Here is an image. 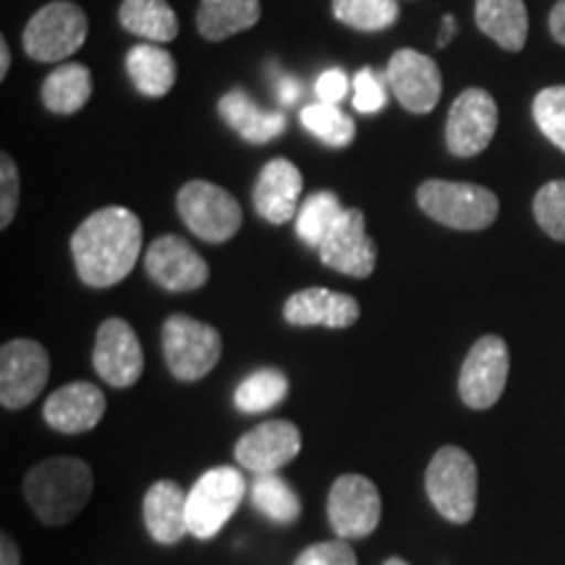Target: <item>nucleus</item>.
<instances>
[{
  "mask_svg": "<svg viewBox=\"0 0 565 565\" xmlns=\"http://www.w3.org/2000/svg\"><path fill=\"white\" fill-rule=\"evenodd\" d=\"M19 547L17 542L11 540V536L3 534V540H0V565H19Z\"/></svg>",
  "mask_w": 565,
  "mask_h": 565,
  "instance_id": "ea45409f",
  "label": "nucleus"
},
{
  "mask_svg": "<svg viewBox=\"0 0 565 565\" xmlns=\"http://www.w3.org/2000/svg\"><path fill=\"white\" fill-rule=\"evenodd\" d=\"M424 215L454 231H484L498 221L500 200L479 183L429 179L416 189Z\"/></svg>",
  "mask_w": 565,
  "mask_h": 565,
  "instance_id": "7ed1b4c3",
  "label": "nucleus"
},
{
  "mask_svg": "<svg viewBox=\"0 0 565 565\" xmlns=\"http://www.w3.org/2000/svg\"><path fill=\"white\" fill-rule=\"evenodd\" d=\"M387 87L408 113H429L443 95V74L437 63L412 47H401L387 63Z\"/></svg>",
  "mask_w": 565,
  "mask_h": 565,
  "instance_id": "4468645a",
  "label": "nucleus"
},
{
  "mask_svg": "<svg viewBox=\"0 0 565 565\" xmlns=\"http://www.w3.org/2000/svg\"><path fill=\"white\" fill-rule=\"evenodd\" d=\"M362 309L359 301L349 294L330 291V288H301L288 296L286 307H282V317L288 324L296 328H322L330 330H345L359 320Z\"/></svg>",
  "mask_w": 565,
  "mask_h": 565,
  "instance_id": "6ab92c4d",
  "label": "nucleus"
},
{
  "mask_svg": "<svg viewBox=\"0 0 565 565\" xmlns=\"http://www.w3.org/2000/svg\"><path fill=\"white\" fill-rule=\"evenodd\" d=\"M333 17L359 32H383L401 17L398 0H333Z\"/></svg>",
  "mask_w": 565,
  "mask_h": 565,
  "instance_id": "7c9ffc66",
  "label": "nucleus"
},
{
  "mask_svg": "<svg viewBox=\"0 0 565 565\" xmlns=\"http://www.w3.org/2000/svg\"><path fill=\"white\" fill-rule=\"evenodd\" d=\"M95 490L92 469L76 456L47 458L34 466L24 479L26 503L47 526H63L74 521L89 503Z\"/></svg>",
  "mask_w": 565,
  "mask_h": 565,
  "instance_id": "f03ea898",
  "label": "nucleus"
},
{
  "mask_svg": "<svg viewBox=\"0 0 565 565\" xmlns=\"http://www.w3.org/2000/svg\"><path fill=\"white\" fill-rule=\"evenodd\" d=\"M301 124L309 134L330 147H349L356 137V124L338 105L312 103L301 110Z\"/></svg>",
  "mask_w": 565,
  "mask_h": 565,
  "instance_id": "2f4dec72",
  "label": "nucleus"
},
{
  "mask_svg": "<svg viewBox=\"0 0 565 565\" xmlns=\"http://www.w3.org/2000/svg\"><path fill=\"white\" fill-rule=\"evenodd\" d=\"M175 204L186 228L210 244L228 242L244 223L242 204L236 202V196L210 181H189L179 192Z\"/></svg>",
  "mask_w": 565,
  "mask_h": 565,
  "instance_id": "6e6552de",
  "label": "nucleus"
},
{
  "mask_svg": "<svg viewBox=\"0 0 565 565\" xmlns=\"http://www.w3.org/2000/svg\"><path fill=\"white\" fill-rule=\"evenodd\" d=\"M252 503L273 524H294L301 515L299 494L278 475H257L252 484Z\"/></svg>",
  "mask_w": 565,
  "mask_h": 565,
  "instance_id": "cd10ccee",
  "label": "nucleus"
},
{
  "mask_svg": "<svg viewBox=\"0 0 565 565\" xmlns=\"http://www.w3.org/2000/svg\"><path fill=\"white\" fill-rule=\"evenodd\" d=\"M118 19L126 32L154 45H166L179 38V17L168 0H124Z\"/></svg>",
  "mask_w": 565,
  "mask_h": 565,
  "instance_id": "a878e982",
  "label": "nucleus"
},
{
  "mask_svg": "<svg viewBox=\"0 0 565 565\" xmlns=\"http://www.w3.org/2000/svg\"><path fill=\"white\" fill-rule=\"evenodd\" d=\"M320 259L330 270L349 275V278H370L377 265V244L366 233L362 210H343V215L338 217L333 231L320 246Z\"/></svg>",
  "mask_w": 565,
  "mask_h": 565,
  "instance_id": "ddd939ff",
  "label": "nucleus"
},
{
  "mask_svg": "<svg viewBox=\"0 0 565 565\" xmlns=\"http://www.w3.org/2000/svg\"><path fill=\"white\" fill-rule=\"evenodd\" d=\"M162 351L175 380L196 383L221 362L223 338L207 322L186 315H171L162 324Z\"/></svg>",
  "mask_w": 565,
  "mask_h": 565,
  "instance_id": "39448f33",
  "label": "nucleus"
},
{
  "mask_svg": "<svg viewBox=\"0 0 565 565\" xmlns=\"http://www.w3.org/2000/svg\"><path fill=\"white\" fill-rule=\"evenodd\" d=\"M92 366L100 374L103 383L113 387H129L145 372V353L134 328L126 320L110 317L97 330Z\"/></svg>",
  "mask_w": 565,
  "mask_h": 565,
  "instance_id": "dca6fc26",
  "label": "nucleus"
},
{
  "mask_svg": "<svg viewBox=\"0 0 565 565\" xmlns=\"http://www.w3.org/2000/svg\"><path fill=\"white\" fill-rule=\"evenodd\" d=\"M508 372H511V353L500 335H482L466 353L461 374H458V393L469 408H490L505 391Z\"/></svg>",
  "mask_w": 565,
  "mask_h": 565,
  "instance_id": "1a4fd4ad",
  "label": "nucleus"
},
{
  "mask_svg": "<svg viewBox=\"0 0 565 565\" xmlns=\"http://www.w3.org/2000/svg\"><path fill=\"white\" fill-rule=\"evenodd\" d=\"M288 395V377L286 372L265 366V370L252 372L242 385L236 387V408L244 414H263L270 412Z\"/></svg>",
  "mask_w": 565,
  "mask_h": 565,
  "instance_id": "c85d7f7f",
  "label": "nucleus"
},
{
  "mask_svg": "<svg viewBox=\"0 0 565 565\" xmlns=\"http://www.w3.org/2000/svg\"><path fill=\"white\" fill-rule=\"evenodd\" d=\"M9 68H11V51H9V42L0 40V79H6V76H9Z\"/></svg>",
  "mask_w": 565,
  "mask_h": 565,
  "instance_id": "37998d69",
  "label": "nucleus"
},
{
  "mask_svg": "<svg viewBox=\"0 0 565 565\" xmlns=\"http://www.w3.org/2000/svg\"><path fill=\"white\" fill-rule=\"evenodd\" d=\"M477 26L508 53L524 51L529 38V11L524 0H477Z\"/></svg>",
  "mask_w": 565,
  "mask_h": 565,
  "instance_id": "5701e85b",
  "label": "nucleus"
},
{
  "mask_svg": "<svg viewBox=\"0 0 565 565\" xmlns=\"http://www.w3.org/2000/svg\"><path fill=\"white\" fill-rule=\"evenodd\" d=\"M92 97V71L82 63H61L42 84V103L55 116H74Z\"/></svg>",
  "mask_w": 565,
  "mask_h": 565,
  "instance_id": "bb28decb",
  "label": "nucleus"
},
{
  "mask_svg": "<svg viewBox=\"0 0 565 565\" xmlns=\"http://www.w3.org/2000/svg\"><path fill=\"white\" fill-rule=\"evenodd\" d=\"M89 32L87 13L71 0H53L34 13L24 30V51L32 61H66L84 45Z\"/></svg>",
  "mask_w": 565,
  "mask_h": 565,
  "instance_id": "423d86ee",
  "label": "nucleus"
},
{
  "mask_svg": "<svg viewBox=\"0 0 565 565\" xmlns=\"http://www.w3.org/2000/svg\"><path fill=\"white\" fill-rule=\"evenodd\" d=\"M534 217L555 242H565V179L550 181L534 196Z\"/></svg>",
  "mask_w": 565,
  "mask_h": 565,
  "instance_id": "72a5a7b5",
  "label": "nucleus"
},
{
  "mask_svg": "<svg viewBox=\"0 0 565 565\" xmlns=\"http://www.w3.org/2000/svg\"><path fill=\"white\" fill-rule=\"evenodd\" d=\"M534 121L540 131L565 152V84L545 87L534 97Z\"/></svg>",
  "mask_w": 565,
  "mask_h": 565,
  "instance_id": "473e14b6",
  "label": "nucleus"
},
{
  "mask_svg": "<svg viewBox=\"0 0 565 565\" xmlns=\"http://www.w3.org/2000/svg\"><path fill=\"white\" fill-rule=\"evenodd\" d=\"M141 252V221L126 207H103L71 236L76 273L89 288H110L134 270Z\"/></svg>",
  "mask_w": 565,
  "mask_h": 565,
  "instance_id": "f257e3e1",
  "label": "nucleus"
},
{
  "mask_svg": "<svg viewBox=\"0 0 565 565\" xmlns=\"http://www.w3.org/2000/svg\"><path fill=\"white\" fill-rule=\"evenodd\" d=\"M51 377V356L38 341L17 338L0 349V404L24 408L42 393Z\"/></svg>",
  "mask_w": 565,
  "mask_h": 565,
  "instance_id": "9d476101",
  "label": "nucleus"
},
{
  "mask_svg": "<svg viewBox=\"0 0 565 565\" xmlns=\"http://www.w3.org/2000/svg\"><path fill=\"white\" fill-rule=\"evenodd\" d=\"M349 89L351 79L341 68H328L324 74H320V79H317V97H320L322 103L338 105L345 95H349Z\"/></svg>",
  "mask_w": 565,
  "mask_h": 565,
  "instance_id": "4c0bfd02",
  "label": "nucleus"
},
{
  "mask_svg": "<svg viewBox=\"0 0 565 565\" xmlns=\"http://www.w3.org/2000/svg\"><path fill=\"white\" fill-rule=\"evenodd\" d=\"M498 131V103L482 87L463 89L450 105L445 141L456 158H475L484 152Z\"/></svg>",
  "mask_w": 565,
  "mask_h": 565,
  "instance_id": "f8f14e48",
  "label": "nucleus"
},
{
  "mask_svg": "<svg viewBox=\"0 0 565 565\" xmlns=\"http://www.w3.org/2000/svg\"><path fill=\"white\" fill-rule=\"evenodd\" d=\"M550 34L557 45H565V0H557L550 11Z\"/></svg>",
  "mask_w": 565,
  "mask_h": 565,
  "instance_id": "58836bf2",
  "label": "nucleus"
},
{
  "mask_svg": "<svg viewBox=\"0 0 565 565\" xmlns=\"http://www.w3.org/2000/svg\"><path fill=\"white\" fill-rule=\"evenodd\" d=\"M147 275L171 294L200 291L210 278V265L181 236H160L145 254Z\"/></svg>",
  "mask_w": 565,
  "mask_h": 565,
  "instance_id": "2eb2a0df",
  "label": "nucleus"
},
{
  "mask_svg": "<svg viewBox=\"0 0 565 565\" xmlns=\"http://www.w3.org/2000/svg\"><path fill=\"white\" fill-rule=\"evenodd\" d=\"M299 97H301V87H299V84H296L294 79H282V82H280V100H282V103L294 105V103H299Z\"/></svg>",
  "mask_w": 565,
  "mask_h": 565,
  "instance_id": "a19ab883",
  "label": "nucleus"
},
{
  "mask_svg": "<svg viewBox=\"0 0 565 565\" xmlns=\"http://www.w3.org/2000/svg\"><path fill=\"white\" fill-rule=\"evenodd\" d=\"M303 179L291 160L275 158L257 175L254 186V207L257 215L270 225H282L299 215Z\"/></svg>",
  "mask_w": 565,
  "mask_h": 565,
  "instance_id": "a211bd4d",
  "label": "nucleus"
},
{
  "mask_svg": "<svg viewBox=\"0 0 565 565\" xmlns=\"http://www.w3.org/2000/svg\"><path fill=\"white\" fill-rule=\"evenodd\" d=\"M186 500L189 494L171 479H160L147 490L141 513H145V526L154 542L179 545L183 536L189 534Z\"/></svg>",
  "mask_w": 565,
  "mask_h": 565,
  "instance_id": "412c9836",
  "label": "nucleus"
},
{
  "mask_svg": "<svg viewBox=\"0 0 565 565\" xmlns=\"http://www.w3.org/2000/svg\"><path fill=\"white\" fill-rule=\"evenodd\" d=\"M454 34H456V19L454 17H445L443 19V32H440V40H437V45L445 47L450 40H454Z\"/></svg>",
  "mask_w": 565,
  "mask_h": 565,
  "instance_id": "79ce46f5",
  "label": "nucleus"
},
{
  "mask_svg": "<svg viewBox=\"0 0 565 565\" xmlns=\"http://www.w3.org/2000/svg\"><path fill=\"white\" fill-rule=\"evenodd\" d=\"M217 113H221L223 121L244 141H249V145H267V141L278 139L288 126L282 113L259 108V105L249 97V92H244L242 87L231 89L228 95L221 97Z\"/></svg>",
  "mask_w": 565,
  "mask_h": 565,
  "instance_id": "4be33fe9",
  "label": "nucleus"
},
{
  "mask_svg": "<svg viewBox=\"0 0 565 565\" xmlns=\"http://www.w3.org/2000/svg\"><path fill=\"white\" fill-rule=\"evenodd\" d=\"M383 565H412V563H406V561H401V557H387V561L383 563Z\"/></svg>",
  "mask_w": 565,
  "mask_h": 565,
  "instance_id": "c03bdc74",
  "label": "nucleus"
},
{
  "mask_svg": "<svg viewBox=\"0 0 565 565\" xmlns=\"http://www.w3.org/2000/svg\"><path fill=\"white\" fill-rule=\"evenodd\" d=\"M105 395L92 383H68L45 401V422L63 435H82L97 427L105 414Z\"/></svg>",
  "mask_w": 565,
  "mask_h": 565,
  "instance_id": "aec40b11",
  "label": "nucleus"
},
{
  "mask_svg": "<svg viewBox=\"0 0 565 565\" xmlns=\"http://www.w3.org/2000/svg\"><path fill=\"white\" fill-rule=\"evenodd\" d=\"M126 71H129L134 87L145 97H166L179 76L173 55L154 42L134 45L126 55Z\"/></svg>",
  "mask_w": 565,
  "mask_h": 565,
  "instance_id": "b1692460",
  "label": "nucleus"
},
{
  "mask_svg": "<svg viewBox=\"0 0 565 565\" xmlns=\"http://www.w3.org/2000/svg\"><path fill=\"white\" fill-rule=\"evenodd\" d=\"M301 433L286 419H273L249 429L236 443V461L254 475H275L299 456Z\"/></svg>",
  "mask_w": 565,
  "mask_h": 565,
  "instance_id": "f3484780",
  "label": "nucleus"
},
{
  "mask_svg": "<svg viewBox=\"0 0 565 565\" xmlns=\"http://www.w3.org/2000/svg\"><path fill=\"white\" fill-rule=\"evenodd\" d=\"M429 503L450 524H469L477 513V463L456 445L435 454L424 475Z\"/></svg>",
  "mask_w": 565,
  "mask_h": 565,
  "instance_id": "20e7f679",
  "label": "nucleus"
},
{
  "mask_svg": "<svg viewBox=\"0 0 565 565\" xmlns=\"http://www.w3.org/2000/svg\"><path fill=\"white\" fill-rule=\"evenodd\" d=\"M294 565H359L356 553H353L349 540H330L317 542V545L307 547L296 557Z\"/></svg>",
  "mask_w": 565,
  "mask_h": 565,
  "instance_id": "e433bc0d",
  "label": "nucleus"
},
{
  "mask_svg": "<svg viewBox=\"0 0 565 565\" xmlns=\"http://www.w3.org/2000/svg\"><path fill=\"white\" fill-rule=\"evenodd\" d=\"M343 204L333 192H315L309 194L296 215V233L303 244L320 249L328 233L333 231L338 217L343 215Z\"/></svg>",
  "mask_w": 565,
  "mask_h": 565,
  "instance_id": "c756f323",
  "label": "nucleus"
},
{
  "mask_svg": "<svg viewBox=\"0 0 565 565\" xmlns=\"http://www.w3.org/2000/svg\"><path fill=\"white\" fill-rule=\"evenodd\" d=\"M387 103V89L383 79L374 74L372 68H362L356 76H353V108L359 113H380Z\"/></svg>",
  "mask_w": 565,
  "mask_h": 565,
  "instance_id": "f704fd0d",
  "label": "nucleus"
},
{
  "mask_svg": "<svg viewBox=\"0 0 565 565\" xmlns=\"http://www.w3.org/2000/svg\"><path fill=\"white\" fill-rule=\"evenodd\" d=\"M246 479L233 466H217V469L204 471L186 500L189 534H194L196 540H212L215 534H221V529L242 505Z\"/></svg>",
  "mask_w": 565,
  "mask_h": 565,
  "instance_id": "0eeeda50",
  "label": "nucleus"
},
{
  "mask_svg": "<svg viewBox=\"0 0 565 565\" xmlns=\"http://www.w3.org/2000/svg\"><path fill=\"white\" fill-rule=\"evenodd\" d=\"M19 168L9 152L0 154V228H9L19 210Z\"/></svg>",
  "mask_w": 565,
  "mask_h": 565,
  "instance_id": "c9c22d12",
  "label": "nucleus"
},
{
  "mask_svg": "<svg viewBox=\"0 0 565 565\" xmlns=\"http://www.w3.org/2000/svg\"><path fill=\"white\" fill-rule=\"evenodd\" d=\"M263 17L259 0H202L196 11V30L204 40L221 42L231 34L252 30Z\"/></svg>",
  "mask_w": 565,
  "mask_h": 565,
  "instance_id": "393cba45",
  "label": "nucleus"
},
{
  "mask_svg": "<svg viewBox=\"0 0 565 565\" xmlns=\"http://www.w3.org/2000/svg\"><path fill=\"white\" fill-rule=\"evenodd\" d=\"M383 515V500L372 479L362 475L338 477L328 494V519L338 540L370 536Z\"/></svg>",
  "mask_w": 565,
  "mask_h": 565,
  "instance_id": "9b49d317",
  "label": "nucleus"
}]
</instances>
